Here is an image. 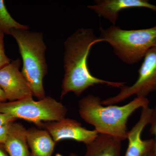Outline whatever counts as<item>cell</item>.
<instances>
[{
    "label": "cell",
    "instance_id": "cell-1",
    "mask_svg": "<svg viewBox=\"0 0 156 156\" xmlns=\"http://www.w3.org/2000/svg\"><path fill=\"white\" fill-rule=\"evenodd\" d=\"M102 42L91 28H80L69 37L64 43V79L62 84L61 98L73 92L80 96L89 87L99 84L121 88L125 82L101 80L92 75L88 66V58L92 46Z\"/></svg>",
    "mask_w": 156,
    "mask_h": 156
},
{
    "label": "cell",
    "instance_id": "cell-2",
    "mask_svg": "<svg viewBox=\"0 0 156 156\" xmlns=\"http://www.w3.org/2000/svg\"><path fill=\"white\" fill-rule=\"evenodd\" d=\"M98 96L87 95L79 101L80 115L86 122L95 127L98 134H107L121 140L128 137V118L140 108L149 105L147 98L136 97L123 106L103 105Z\"/></svg>",
    "mask_w": 156,
    "mask_h": 156
},
{
    "label": "cell",
    "instance_id": "cell-3",
    "mask_svg": "<svg viewBox=\"0 0 156 156\" xmlns=\"http://www.w3.org/2000/svg\"><path fill=\"white\" fill-rule=\"evenodd\" d=\"M10 35L16 40L23 61V75L33 95L40 99L46 97L43 80L48 73L45 58L47 47L43 34L28 30H11Z\"/></svg>",
    "mask_w": 156,
    "mask_h": 156
},
{
    "label": "cell",
    "instance_id": "cell-4",
    "mask_svg": "<svg viewBox=\"0 0 156 156\" xmlns=\"http://www.w3.org/2000/svg\"><path fill=\"white\" fill-rule=\"evenodd\" d=\"M100 38L108 43L115 55L133 65L140 61L151 48L156 47V25L151 28L126 30L115 25L100 28Z\"/></svg>",
    "mask_w": 156,
    "mask_h": 156
},
{
    "label": "cell",
    "instance_id": "cell-5",
    "mask_svg": "<svg viewBox=\"0 0 156 156\" xmlns=\"http://www.w3.org/2000/svg\"><path fill=\"white\" fill-rule=\"evenodd\" d=\"M67 109L50 96L36 101L32 97L9 102H0V112L8 114L16 119H22L42 128L44 123L64 119Z\"/></svg>",
    "mask_w": 156,
    "mask_h": 156
},
{
    "label": "cell",
    "instance_id": "cell-6",
    "mask_svg": "<svg viewBox=\"0 0 156 156\" xmlns=\"http://www.w3.org/2000/svg\"><path fill=\"white\" fill-rule=\"evenodd\" d=\"M143 58L135 83L130 87L125 85L121 87L118 95L101 101L102 105H114L133 95L147 98L156 91V47L148 50Z\"/></svg>",
    "mask_w": 156,
    "mask_h": 156
},
{
    "label": "cell",
    "instance_id": "cell-7",
    "mask_svg": "<svg viewBox=\"0 0 156 156\" xmlns=\"http://www.w3.org/2000/svg\"><path fill=\"white\" fill-rule=\"evenodd\" d=\"M20 59L17 58L0 69V87L7 100L10 101L33 96L28 83L20 71Z\"/></svg>",
    "mask_w": 156,
    "mask_h": 156
},
{
    "label": "cell",
    "instance_id": "cell-8",
    "mask_svg": "<svg viewBox=\"0 0 156 156\" xmlns=\"http://www.w3.org/2000/svg\"><path fill=\"white\" fill-rule=\"evenodd\" d=\"M42 128L49 132L56 143L62 140L72 139L87 144L99 134L96 130H88L82 127L81 123L77 120L69 118L44 123Z\"/></svg>",
    "mask_w": 156,
    "mask_h": 156
},
{
    "label": "cell",
    "instance_id": "cell-9",
    "mask_svg": "<svg viewBox=\"0 0 156 156\" xmlns=\"http://www.w3.org/2000/svg\"><path fill=\"white\" fill-rule=\"evenodd\" d=\"M88 8L115 25L120 11L126 9L145 8L156 12V5L147 0H96Z\"/></svg>",
    "mask_w": 156,
    "mask_h": 156
},
{
    "label": "cell",
    "instance_id": "cell-10",
    "mask_svg": "<svg viewBox=\"0 0 156 156\" xmlns=\"http://www.w3.org/2000/svg\"><path fill=\"white\" fill-rule=\"evenodd\" d=\"M152 108L149 105L142 108L141 115L138 122L128 131V145L125 156H144L151 152L154 144V139L143 140L141 135L143 131L149 124Z\"/></svg>",
    "mask_w": 156,
    "mask_h": 156
},
{
    "label": "cell",
    "instance_id": "cell-11",
    "mask_svg": "<svg viewBox=\"0 0 156 156\" xmlns=\"http://www.w3.org/2000/svg\"><path fill=\"white\" fill-rule=\"evenodd\" d=\"M30 156H52L56 143L47 130L31 127L27 131Z\"/></svg>",
    "mask_w": 156,
    "mask_h": 156
},
{
    "label": "cell",
    "instance_id": "cell-12",
    "mask_svg": "<svg viewBox=\"0 0 156 156\" xmlns=\"http://www.w3.org/2000/svg\"><path fill=\"white\" fill-rule=\"evenodd\" d=\"M86 145L84 156H121L122 141L110 135L99 134Z\"/></svg>",
    "mask_w": 156,
    "mask_h": 156
},
{
    "label": "cell",
    "instance_id": "cell-13",
    "mask_svg": "<svg viewBox=\"0 0 156 156\" xmlns=\"http://www.w3.org/2000/svg\"><path fill=\"white\" fill-rule=\"evenodd\" d=\"M27 131L21 123H11L9 135L4 144L9 156H30Z\"/></svg>",
    "mask_w": 156,
    "mask_h": 156
},
{
    "label": "cell",
    "instance_id": "cell-14",
    "mask_svg": "<svg viewBox=\"0 0 156 156\" xmlns=\"http://www.w3.org/2000/svg\"><path fill=\"white\" fill-rule=\"evenodd\" d=\"M28 30L27 26L17 22L9 13L4 0H0V31L4 34L10 35L12 29Z\"/></svg>",
    "mask_w": 156,
    "mask_h": 156
},
{
    "label": "cell",
    "instance_id": "cell-15",
    "mask_svg": "<svg viewBox=\"0 0 156 156\" xmlns=\"http://www.w3.org/2000/svg\"><path fill=\"white\" fill-rule=\"evenodd\" d=\"M149 124L151 126L150 133L154 136V142L151 151V156H156V105L154 108H152Z\"/></svg>",
    "mask_w": 156,
    "mask_h": 156
},
{
    "label": "cell",
    "instance_id": "cell-16",
    "mask_svg": "<svg viewBox=\"0 0 156 156\" xmlns=\"http://www.w3.org/2000/svg\"><path fill=\"white\" fill-rule=\"evenodd\" d=\"M5 34L0 31V69L11 62V59L6 56L4 46Z\"/></svg>",
    "mask_w": 156,
    "mask_h": 156
},
{
    "label": "cell",
    "instance_id": "cell-17",
    "mask_svg": "<svg viewBox=\"0 0 156 156\" xmlns=\"http://www.w3.org/2000/svg\"><path fill=\"white\" fill-rule=\"evenodd\" d=\"M11 123L0 126V144H4L5 142L9 135Z\"/></svg>",
    "mask_w": 156,
    "mask_h": 156
},
{
    "label": "cell",
    "instance_id": "cell-18",
    "mask_svg": "<svg viewBox=\"0 0 156 156\" xmlns=\"http://www.w3.org/2000/svg\"><path fill=\"white\" fill-rule=\"evenodd\" d=\"M17 119L11 115L0 112V126L13 122Z\"/></svg>",
    "mask_w": 156,
    "mask_h": 156
},
{
    "label": "cell",
    "instance_id": "cell-19",
    "mask_svg": "<svg viewBox=\"0 0 156 156\" xmlns=\"http://www.w3.org/2000/svg\"><path fill=\"white\" fill-rule=\"evenodd\" d=\"M0 156H9L4 144H0Z\"/></svg>",
    "mask_w": 156,
    "mask_h": 156
},
{
    "label": "cell",
    "instance_id": "cell-20",
    "mask_svg": "<svg viewBox=\"0 0 156 156\" xmlns=\"http://www.w3.org/2000/svg\"><path fill=\"white\" fill-rule=\"evenodd\" d=\"M7 100V98L4 91L0 87V102H6Z\"/></svg>",
    "mask_w": 156,
    "mask_h": 156
},
{
    "label": "cell",
    "instance_id": "cell-21",
    "mask_svg": "<svg viewBox=\"0 0 156 156\" xmlns=\"http://www.w3.org/2000/svg\"><path fill=\"white\" fill-rule=\"evenodd\" d=\"M69 156H79L77 154L75 153H70L69 154Z\"/></svg>",
    "mask_w": 156,
    "mask_h": 156
},
{
    "label": "cell",
    "instance_id": "cell-22",
    "mask_svg": "<svg viewBox=\"0 0 156 156\" xmlns=\"http://www.w3.org/2000/svg\"><path fill=\"white\" fill-rule=\"evenodd\" d=\"M144 156H151V152L147 154L146 155H145Z\"/></svg>",
    "mask_w": 156,
    "mask_h": 156
}]
</instances>
